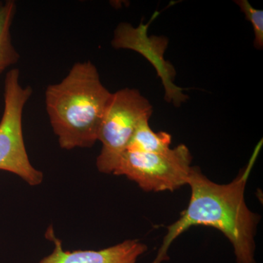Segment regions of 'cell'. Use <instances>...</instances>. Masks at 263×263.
Masks as SVG:
<instances>
[{"label": "cell", "instance_id": "5b68a950", "mask_svg": "<svg viewBox=\"0 0 263 263\" xmlns=\"http://www.w3.org/2000/svg\"><path fill=\"white\" fill-rule=\"evenodd\" d=\"M192 160L184 144L162 153L125 151L113 174L125 176L146 192H174L187 184Z\"/></svg>", "mask_w": 263, "mask_h": 263}, {"label": "cell", "instance_id": "6da1fadb", "mask_svg": "<svg viewBox=\"0 0 263 263\" xmlns=\"http://www.w3.org/2000/svg\"><path fill=\"white\" fill-rule=\"evenodd\" d=\"M262 145L261 140L245 168L228 184L213 182L200 169L193 167L187 183L191 188L188 206L177 221L167 227V234L152 263L167 260L171 243L194 226L212 227L221 232L233 245L237 263H256L254 235L260 216L247 206L245 193Z\"/></svg>", "mask_w": 263, "mask_h": 263}, {"label": "cell", "instance_id": "9c48e42d", "mask_svg": "<svg viewBox=\"0 0 263 263\" xmlns=\"http://www.w3.org/2000/svg\"><path fill=\"white\" fill-rule=\"evenodd\" d=\"M150 118H145L138 124L125 151L141 153H162L169 150L171 135L166 132L155 133L149 125ZM124 151V152H125Z\"/></svg>", "mask_w": 263, "mask_h": 263}, {"label": "cell", "instance_id": "277c9868", "mask_svg": "<svg viewBox=\"0 0 263 263\" xmlns=\"http://www.w3.org/2000/svg\"><path fill=\"white\" fill-rule=\"evenodd\" d=\"M32 91L30 86L21 84L18 69L7 72L4 110L0 120V170L17 175L31 186H37L42 183L43 174L29 161L22 129L24 108Z\"/></svg>", "mask_w": 263, "mask_h": 263}, {"label": "cell", "instance_id": "30bf717a", "mask_svg": "<svg viewBox=\"0 0 263 263\" xmlns=\"http://www.w3.org/2000/svg\"><path fill=\"white\" fill-rule=\"evenodd\" d=\"M240 10L245 14L246 18L252 24L254 29V46L257 49L263 48V10L255 9L247 0L235 1Z\"/></svg>", "mask_w": 263, "mask_h": 263}, {"label": "cell", "instance_id": "8992f818", "mask_svg": "<svg viewBox=\"0 0 263 263\" xmlns=\"http://www.w3.org/2000/svg\"><path fill=\"white\" fill-rule=\"evenodd\" d=\"M158 15V12H155L148 23L141 22L138 27L126 22L119 24L114 31L111 45L116 49L132 50L144 57L155 67L162 81L166 101L179 107L189 97L183 93L182 88L175 84L176 70L172 64L164 60L168 39L163 36L148 35V27Z\"/></svg>", "mask_w": 263, "mask_h": 263}, {"label": "cell", "instance_id": "ba28073f", "mask_svg": "<svg viewBox=\"0 0 263 263\" xmlns=\"http://www.w3.org/2000/svg\"><path fill=\"white\" fill-rule=\"evenodd\" d=\"M16 13L13 0L0 3V76L18 62L20 55L12 43L11 28Z\"/></svg>", "mask_w": 263, "mask_h": 263}, {"label": "cell", "instance_id": "3957f363", "mask_svg": "<svg viewBox=\"0 0 263 263\" xmlns=\"http://www.w3.org/2000/svg\"><path fill=\"white\" fill-rule=\"evenodd\" d=\"M152 112L150 102L138 90L125 88L112 93L98 131L102 148L96 164L100 172L114 174L138 124Z\"/></svg>", "mask_w": 263, "mask_h": 263}, {"label": "cell", "instance_id": "7a4b0ae2", "mask_svg": "<svg viewBox=\"0 0 263 263\" xmlns=\"http://www.w3.org/2000/svg\"><path fill=\"white\" fill-rule=\"evenodd\" d=\"M111 95L91 61L76 62L60 82L47 86L46 111L62 148L93 146Z\"/></svg>", "mask_w": 263, "mask_h": 263}, {"label": "cell", "instance_id": "52a82bcc", "mask_svg": "<svg viewBox=\"0 0 263 263\" xmlns=\"http://www.w3.org/2000/svg\"><path fill=\"white\" fill-rule=\"evenodd\" d=\"M46 237L53 242V252L40 263H136L138 257L147 250L144 243L138 240H127L101 250L65 251L61 240L55 236L51 226Z\"/></svg>", "mask_w": 263, "mask_h": 263}]
</instances>
